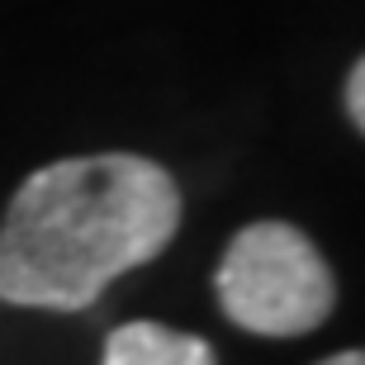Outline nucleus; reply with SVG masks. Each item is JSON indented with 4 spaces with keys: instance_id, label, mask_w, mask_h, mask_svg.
I'll return each mask as SVG.
<instances>
[{
    "instance_id": "nucleus-1",
    "label": "nucleus",
    "mask_w": 365,
    "mask_h": 365,
    "mask_svg": "<svg viewBox=\"0 0 365 365\" xmlns=\"http://www.w3.org/2000/svg\"><path fill=\"white\" fill-rule=\"evenodd\" d=\"M180 228V185L138 152L62 157L29 171L0 218V299L81 313L157 261Z\"/></svg>"
},
{
    "instance_id": "nucleus-2",
    "label": "nucleus",
    "mask_w": 365,
    "mask_h": 365,
    "mask_svg": "<svg viewBox=\"0 0 365 365\" xmlns=\"http://www.w3.org/2000/svg\"><path fill=\"white\" fill-rule=\"evenodd\" d=\"M223 318L257 337H304L332 318L337 280L313 237L284 218H257L232 232L214 271Z\"/></svg>"
},
{
    "instance_id": "nucleus-3",
    "label": "nucleus",
    "mask_w": 365,
    "mask_h": 365,
    "mask_svg": "<svg viewBox=\"0 0 365 365\" xmlns=\"http://www.w3.org/2000/svg\"><path fill=\"white\" fill-rule=\"evenodd\" d=\"M100 365H218L214 346L195 332H176L166 323L138 318L105 337Z\"/></svg>"
},
{
    "instance_id": "nucleus-4",
    "label": "nucleus",
    "mask_w": 365,
    "mask_h": 365,
    "mask_svg": "<svg viewBox=\"0 0 365 365\" xmlns=\"http://www.w3.org/2000/svg\"><path fill=\"white\" fill-rule=\"evenodd\" d=\"M341 100H346V119H351L356 133L365 138V53L356 57V67L346 71V91H341Z\"/></svg>"
},
{
    "instance_id": "nucleus-5",
    "label": "nucleus",
    "mask_w": 365,
    "mask_h": 365,
    "mask_svg": "<svg viewBox=\"0 0 365 365\" xmlns=\"http://www.w3.org/2000/svg\"><path fill=\"white\" fill-rule=\"evenodd\" d=\"M313 365H365V351L356 346V351H337V356H327V361H313Z\"/></svg>"
}]
</instances>
